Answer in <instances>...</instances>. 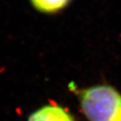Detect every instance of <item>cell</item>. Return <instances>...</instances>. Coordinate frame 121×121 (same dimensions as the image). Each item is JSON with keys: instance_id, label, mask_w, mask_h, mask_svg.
Instances as JSON below:
<instances>
[{"instance_id": "6da1fadb", "label": "cell", "mask_w": 121, "mask_h": 121, "mask_svg": "<svg viewBox=\"0 0 121 121\" xmlns=\"http://www.w3.org/2000/svg\"><path fill=\"white\" fill-rule=\"evenodd\" d=\"M78 95L89 121H121V94L113 87L94 86L80 91Z\"/></svg>"}, {"instance_id": "7a4b0ae2", "label": "cell", "mask_w": 121, "mask_h": 121, "mask_svg": "<svg viewBox=\"0 0 121 121\" xmlns=\"http://www.w3.org/2000/svg\"><path fill=\"white\" fill-rule=\"evenodd\" d=\"M28 121H75L70 113L56 105L44 106L29 117Z\"/></svg>"}, {"instance_id": "3957f363", "label": "cell", "mask_w": 121, "mask_h": 121, "mask_svg": "<svg viewBox=\"0 0 121 121\" xmlns=\"http://www.w3.org/2000/svg\"><path fill=\"white\" fill-rule=\"evenodd\" d=\"M35 9L42 13H56L64 9L71 0H30Z\"/></svg>"}]
</instances>
